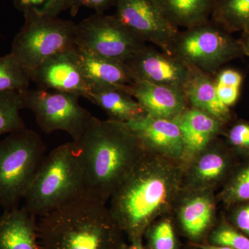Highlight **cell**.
<instances>
[{
  "label": "cell",
  "mask_w": 249,
  "mask_h": 249,
  "mask_svg": "<svg viewBox=\"0 0 249 249\" xmlns=\"http://www.w3.org/2000/svg\"><path fill=\"white\" fill-rule=\"evenodd\" d=\"M182 163L145 151L109 199V211L132 242L154 220L173 211L183 188Z\"/></svg>",
  "instance_id": "obj_1"
},
{
  "label": "cell",
  "mask_w": 249,
  "mask_h": 249,
  "mask_svg": "<svg viewBox=\"0 0 249 249\" xmlns=\"http://www.w3.org/2000/svg\"><path fill=\"white\" fill-rule=\"evenodd\" d=\"M73 142L85 196L104 204L145 153L127 124L93 116L80 138Z\"/></svg>",
  "instance_id": "obj_2"
},
{
  "label": "cell",
  "mask_w": 249,
  "mask_h": 249,
  "mask_svg": "<svg viewBox=\"0 0 249 249\" xmlns=\"http://www.w3.org/2000/svg\"><path fill=\"white\" fill-rule=\"evenodd\" d=\"M40 249H122L121 230L107 204L85 196L40 218Z\"/></svg>",
  "instance_id": "obj_3"
},
{
  "label": "cell",
  "mask_w": 249,
  "mask_h": 249,
  "mask_svg": "<svg viewBox=\"0 0 249 249\" xmlns=\"http://www.w3.org/2000/svg\"><path fill=\"white\" fill-rule=\"evenodd\" d=\"M85 196L83 172L73 141L45 156L24 196V206L40 218Z\"/></svg>",
  "instance_id": "obj_4"
},
{
  "label": "cell",
  "mask_w": 249,
  "mask_h": 249,
  "mask_svg": "<svg viewBox=\"0 0 249 249\" xmlns=\"http://www.w3.org/2000/svg\"><path fill=\"white\" fill-rule=\"evenodd\" d=\"M45 142L27 127L0 140V207H19L45 157Z\"/></svg>",
  "instance_id": "obj_5"
},
{
  "label": "cell",
  "mask_w": 249,
  "mask_h": 249,
  "mask_svg": "<svg viewBox=\"0 0 249 249\" xmlns=\"http://www.w3.org/2000/svg\"><path fill=\"white\" fill-rule=\"evenodd\" d=\"M24 17L11 53L29 73L55 54L76 48V24L72 21L33 13Z\"/></svg>",
  "instance_id": "obj_6"
},
{
  "label": "cell",
  "mask_w": 249,
  "mask_h": 249,
  "mask_svg": "<svg viewBox=\"0 0 249 249\" xmlns=\"http://www.w3.org/2000/svg\"><path fill=\"white\" fill-rule=\"evenodd\" d=\"M170 54L211 76L227 62L245 55L239 40L211 19L179 31Z\"/></svg>",
  "instance_id": "obj_7"
},
{
  "label": "cell",
  "mask_w": 249,
  "mask_h": 249,
  "mask_svg": "<svg viewBox=\"0 0 249 249\" xmlns=\"http://www.w3.org/2000/svg\"><path fill=\"white\" fill-rule=\"evenodd\" d=\"M23 109H30L45 133L63 131L77 141L91 119V113L82 107L78 95L55 90L28 89L21 91Z\"/></svg>",
  "instance_id": "obj_8"
},
{
  "label": "cell",
  "mask_w": 249,
  "mask_h": 249,
  "mask_svg": "<svg viewBox=\"0 0 249 249\" xmlns=\"http://www.w3.org/2000/svg\"><path fill=\"white\" fill-rule=\"evenodd\" d=\"M76 47L88 53L125 62L145 47L114 16L95 14L76 24Z\"/></svg>",
  "instance_id": "obj_9"
},
{
  "label": "cell",
  "mask_w": 249,
  "mask_h": 249,
  "mask_svg": "<svg viewBox=\"0 0 249 249\" xmlns=\"http://www.w3.org/2000/svg\"><path fill=\"white\" fill-rule=\"evenodd\" d=\"M114 16L141 40L170 54L178 28L165 18L153 0H116Z\"/></svg>",
  "instance_id": "obj_10"
},
{
  "label": "cell",
  "mask_w": 249,
  "mask_h": 249,
  "mask_svg": "<svg viewBox=\"0 0 249 249\" xmlns=\"http://www.w3.org/2000/svg\"><path fill=\"white\" fill-rule=\"evenodd\" d=\"M124 63L133 81L144 80L183 91L191 75V67L152 46L145 45Z\"/></svg>",
  "instance_id": "obj_11"
},
{
  "label": "cell",
  "mask_w": 249,
  "mask_h": 249,
  "mask_svg": "<svg viewBox=\"0 0 249 249\" xmlns=\"http://www.w3.org/2000/svg\"><path fill=\"white\" fill-rule=\"evenodd\" d=\"M30 76L42 89L73 93L85 98L90 93L76 58V48L50 57L31 71Z\"/></svg>",
  "instance_id": "obj_12"
},
{
  "label": "cell",
  "mask_w": 249,
  "mask_h": 249,
  "mask_svg": "<svg viewBox=\"0 0 249 249\" xmlns=\"http://www.w3.org/2000/svg\"><path fill=\"white\" fill-rule=\"evenodd\" d=\"M126 124L145 151L183 164L184 143L179 126L175 119H160L145 114Z\"/></svg>",
  "instance_id": "obj_13"
},
{
  "label": "cell",
  "mask_w": 249,
  "mask_h": 249,
  "mask_svg": "<svg viewBox=\"0 0 249 249\" xmlns=\"http://www.w3.org/2000/svg\"><path fill=\"white\" fill-rule=\"evenodd\" d=\"M230 152L220 143L211 142L183 165V189L214 191L227 180L232 168Z\"/></svg>",
  "instance_id": "obj_14"
},
{
  "label": "cell",
  "mask_w": 249,
  "mask_h": 249,
  "mask_svg": "<svg viewBox=\"0 0 249 249\" xmlns=\"http://www.w3.org/2000/svg\"><path fill=\"white\" fill-rule=\"evenodd\" d=\"M126 92L133 96L148 115L175 119L190 107L183 90L135 80L126 87Z\"/></svg>",
  "instance_id": "obj_15"
},
{
  "label": "cell",
  "mask_w": 249,
  "mask_h": 249,
  "mask_svg": "<svg viewBox=\"0 0 249 249\" xmlns=\"http://www.w3.org/2000/svg\"><path fill=\"white\" fill-rule=\"evenodd\" d=\"M183 230L192 238H199L213 222L217 212L214 192L181 190L173 211Z\"/></svg>",
  "instance_id": "obj_16"
},
{
  "label": "cell",
  "mask_w": 249,
  "mask_h": 249,
  "mask_svg": "<svg viewBox=\"0 0 249 249\" xmlns=\"http://www.w3.org/2000/svg\"><path fill=\"white\" fill-rule=\"evenodd\" d=\"M175 120L179 126L184 143L183 165L205 150L222 133L224 124L211 114L190 107Z\"/></svg>",
  "instance_id": "obj_17"
},
{
  "label": "cell",
  "mask_w": 249,
  "mask_h": 249,
  "mask_svg": "<svg viewBox=\"0 0 249 249\" xmlns=\"http://www.w3.org/2000/svg\"><path fill=\"white\" fill-rule=\"evenodd\" d=\"M76 55L89 85L90 93L106 89L124 90L127 85L133 83L124 62L97 56L77 47Z\"/></svg>",
  "instance_id": "obj_18"
},
{
  "label": "cell",
  "mask_w": 249,
  "mask_h": 249,
  "mask_svg": "<svg viewBox=\"0 0 249 249\" xmlns=\"http://www.w3.org/2000/svg\"><path fill=\"white\" fill-rule=\"evenodd\" d=\"M0 249H40L37 217L24 206L0 215Z\"/></svg>",
  "instance_id": "obj_19"
},
{
  "label": "cell",
  "mask_w": 249,
  "mask_h": 249,
  "mask_svg": "<svg viewBox=\"0 0 249 249\" xmlns=\"http://www.w3.org/2000/svg\"><path fill=\"white\" fill-rule=\"evenodd\" d=\"M183 91L190 107L211 114L224 124L231 119L230 107L221 102L216 80L209 73L191 67V75Z\"/></svg>",
  "instance_id": "obj_20"
},
{
  "label": "cell",
  "mask_w": 249,
  "mask_h": 249,
  "mask_svg": "<svg viewBox=\"0 0 249 249\" xmlns=\"http://www.w3.org/2000/svg\"><path fill=\"white\" fill-rule=\"evenodd\" d=\"M165 18L175 27L189 28L211 19L214 0H153Z\"/></svg>",
  "instance_id": "obj_21"
},
{
  "label": "cell",
  "mask_w": 249,
  "mask_h": 249,
  "mask_svg": "<svg viewBox=\"0 0 249 249\" xmlns=\"http://www.w3.org/2000/svg\"><path fill=\"white\" fill-rule=\"evenodd\" d=\"M87 99L101 107L111 121L127 124L146 114L138 101L122 89L91 91Z\"/></svg>",
  "instance_id": "obj_22"
},
{
  "label": "cell",
  "mask_w": 249,
  "mask_h": 249,
  "mask_svg": "<svg viewBox=\"0 0 249 249\" xmlns=\"http://www.w3.org/2000/svg\"><path fill=\"white\" fill-rule=\"evenodd\" d=\"M213 22L232 34L249 28V0H215Z\"/></svg>",
  "instance_id": "obj_23"
},
{
  "label": "cell",
  "mask_w": 249,
  "mask_h": 249,
  "mask_svg": "<svg viewBox=\"0 0 249 249\" xmlns=\"http://www.w3.org/2000/svg\"><path fill=\"white\" fill-rule=\"evenodd\" d=\"M21 91H0V137L26 127L21 117Z\"/></svg>",
  "instance_id": "obj_24"
},
{
  "label": "cell",
  "mask_w": 249,
  "mask_h": 249,
  "mask_svg": "<svg viewBox=\"0 0 249 249\" xmlns=\"http://www.w3.org/2000/svg\"><path fill=\"white\" fill-rule=\"evenodd\" d=\"M31 76L11 53L0 57V91L29 89Z\"/></svg>",
  "instance_id": "obj_25"
},
{
  "label": "cell",
  "mask_w": 249,
  "mask_h": 249,
  "mask_svg": "<svg viewBox=\"0 0 249 249\" xmlns=\"http://www.w3.org/2000/svg\"><path fill=\"white\" fill-rule=\"evenodd\" d=\"M218 199L229 207L249 201V162L232 174Z\"/></svg>",
  "instance_id": "obj_26"
},
{
  "label": "cell",
  "mask_w": 249,
  "mask_h": 249,
  "mask_svg": "<svg viewBox=\"0 0 249 249\" xmlns=\"http://www.w3.org/2000/svg\"><path fill=\"white\" fill-rule=\"evenodd\" d=\"M15 7L23 14L33 13L38 16H58L71 9L73 0H13Z\"/></svg>",
  "instance_id": "obj_27"
},
{
  "label": "cell",
  "mask_w": 249,
  "mask_h": 249,
  "mask_svg": "<svg viewBox=\"0 0 249 249\" xmlns=\"http://www.w3.org/2000/svg\"><path fill=\"white\" fill-rule=\"evenodd\" d=\"M152 249H175L176 238L173 224L168 218L161 219L152 227L150 233Z\"/></svg>",
  "instance_id": "obj_28"
},
{
  "label": "cell",
  "mask_w": 249,
  "mask_h": 249,
  "mask_svg": "<svg viewBox=\"0 0 249 249\" xmlns=\"http://www.w3.org/2000/svg\"><path fill=\"white\" fill-rule=\"evenodd\" d=\"M213 245L234 249H249V237L228 226H223L212 236Z\"/></svg>",
  "instance_id": "obj_29"
},
{
  "label": "cell",
  "mask_w": 249,
  "mask_h": 249,
  "mask_svg": "<svg viewBox=\"0 0 249 249\" xmlns=\"http://www.w3.org/2000/svg\"><path fill=\"white\" fill-rule=\"evenodd\" d=\"M228 141L235 150L249 154V123L239 121L229 130Z\"/></svg>",
  "instance_id": "obj_30"
},
{
  "label": "cell",
  "mask_w": 249,
  "mask_h": 249,
  "mask_svg": "<svg viewBox=\"0 0 249 249\" xmlns=\"http://www.w3.org/2000/svg\"><path fill=\"white\" fill-rule=\"evenodd\" d=\"M116 0H73L71 8L72 16H76L81 7L89 8L96 14H105L109 8L114 6Z\"/></svg>",
  "instance_id": "obj_31"
},
{
  "label": "cell",
  "mask_w": 249,
  "mask_h": 249,
  "mask_svg": "<svg viewBox=\"0 0 249 249\" xmlns=\"http://www.w3.org/2000/svg\"><path fill=\"white\" fill-rule=\"evenodd\" d=\"M232 214L236 227L249 237V201L239 204Z\"/></svg>",
  "instance_id": "obj_32"
},
{
  "label": "cell",
  "mask_w": 249,
  "mask_h": 249,
  "mask_svg": "<svg viewBox=\"0 0 249 249\" xmlns=\"http://www.w3.org/2000/svg\"><path fill=\"white\" fill-rule=\"evenodd\" d=\"M215 80L218 85L240 88L243 76L238 71L232 69H226L218 73Z\"/></svg>",
  "instance_id": "obj_33"
},
{
  "label": "cell",
  "mask_w": 249,
  "mask_h": 249,
  "mask_svg": "<svg viewBox=\"0 0 249 249\" xmlns=\"http://www.w3.org/2000/svg\"><path fill=\"white\" fill-rule=\"evenodd\" d=\"M217 93L221 102L224 106L230 107L238 100L240 88L217 84Z\"/></svg>",
  "instance_id": "obj_34"
},
{
  "label": "cell",
  "mask_w": 249,
  "mask_h": 249,
  "mask_svg": "<svg viewBox=\"0 0 249 249\" xmlns=\"http://www.w3.org/2000/svg\"><path fill=\"white\" fill-rule=\"evenodd\" d=\"M239 42L242 46L245 55H248L249 57V28L242 31Z\"/></svg>",
  "instance_id": "obj_35"
},
{
  "label": "cell",
  "mask_w": 249,
  "mask_h": 249,
  "mask_svg": "<svg viewBox=\"0 0 249 249\" xmlns=\"http://www.w3.org/2000/svg\"><path fill=\"white\" fill-rule=\"evenodd\" d=\"M196 247L201 249H234L230 247H224V246H217L214 245H196Z\"/></svg>",
  "instance_id": "obj_36"
},
{
  "label": "cell",
  "mask_w": 249,
  "mask_h": 249,
  "mask_svg": "<svg viewBox=\"0 0 249 249\" xmlns=\"http://www.w3.org/2000/svg\"><path fill=\"white\" fill-rule=\"evenodd\" d=\"M145 249L143 248V247L142 246V242H141V240H137L135 241H133L132 242V245L129 246V247H125V249Z\"/></svg>",
  "instance_id": "obj_37"
},
{
  "label": "cell",
  "mask_w": 249,
  "mask_h": 249,
  "mask_svg": "<svg viewBox=\"0 0 249 249\" xmlns=\"http://www.w3.org/2000/svg\"><path fill=\"white\" fill-rule=\"evenodd\" d=\"M125 247H126V246H124V248H123L122 249H125Z\"/></svg>",
  "instance_id": "obj_38"
},
{
  "label": "cell",
  "mask_w": 249,
  "mask_h": 249,
  "mask_svg": "<svg viewBox=\"0 0 249 249\" xmlns=\"http://www.w3.org/2000/svg\"><path fill=\"white\" fill-rule=\"evenodd\" d=\"M214 1H215V0H214Z\"/></svg>",
  "instance_id": "obj_39"
}]
</instances>
